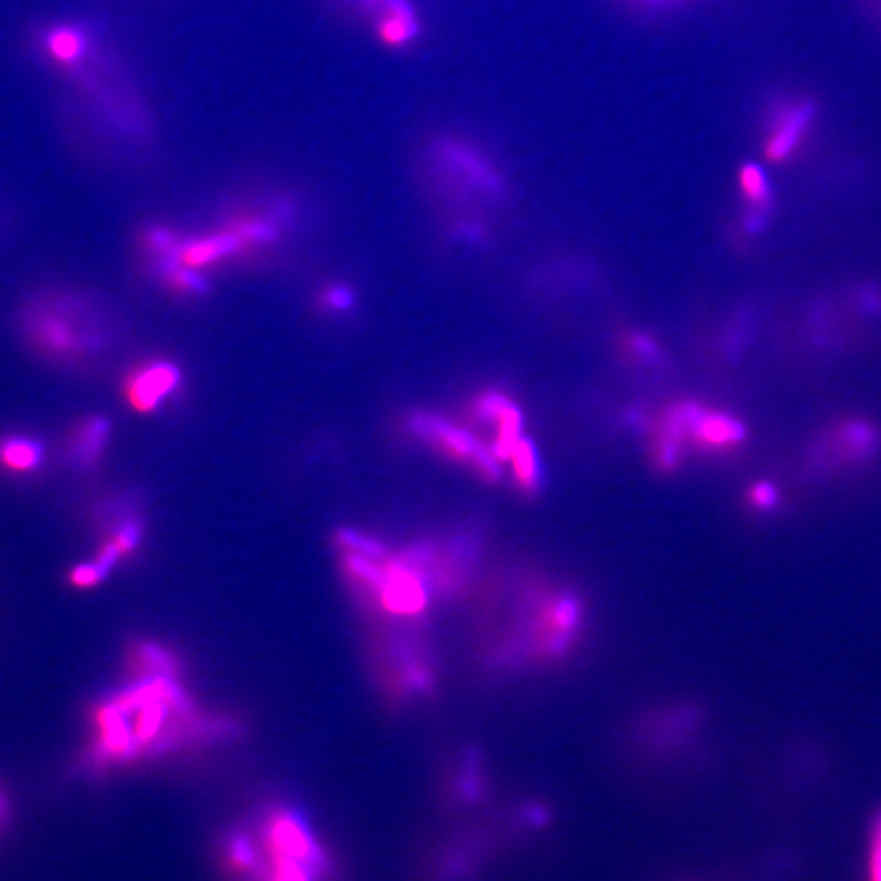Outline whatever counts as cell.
<instances>
[{
  "label": "cell",
  "instance_id": "obj_1",
  "mask_svg": "<svg viewBox=\"0 0 881 881\" xmlns=\"http://www.w3.org/2000/svg\"><path fill=\"white\" fill-rule=\"evenodd\" d=\"M407 430L451 461L465 465L472 474L485 482L495 483L503 477L501 461L490 446L472 431L433 412H415L407 418Z\"/></svg>",
  "mask_w": 881,
  "mask_h": 881
},
{
  "label": "cell",
  "instance_id": "obj_2",
  "mask_svg": "<svg viewBox=\"0 0 881 881\" xmlns=\"http://www.w3.org/2000/svg\"><path fill=\"white\" fill-rule=\"evenodd\" d=\"M268 844L278 870L276 878L306 880L320 862V852L306 826L294 815H278L268 828Z\"/></svg>",
  "mask_w": 881,
  "mask_h": 881
},
{
  "label": "cell",
  "instance_id": "obj_3",
  "mask_svg": "<svg viewBox=\"0 0 881 881\" xmlns=\"http://www.w3.org/2000/svg\"><path fill=\"white\" fill-rule=\"evenodd\" d=\"M434 164L446 170L454 182L479 195L498 198L505 191L495 165L474 147L459 141H444L434 147Z\"/></svg>",
  "mask_w": 881,
  "mask_h": 881
},
{
  "label": "cell",
  "instance_id": "obj_4",
  "mask_svg": "<svg viewBox=\"0 0 881 881\" xmlns=\"http://www.w3.org/2000/svg\"><path fill=\"white\" fill-rule=\"evenodd\" d=\"M472 413L493 426L495 434L490 449L501 462L508 461L516 444L524 438V415L518 403L500 390H485L472 402Z\"/></svg>",
  "mask_w": 881,
  "mask_h": 881
},
{
  "label": "cell",
  "instance_id": "obj_5",
  "mask_svg": "<svg viewBox=\"0 0 881 881\" xmlns=\"http://www.w3.org/2000/svg\"><path fill=\"white\" fill-rule=\"evenodd\" d=\"M180 382L182 374L173 364L165 361L149 364L129 377L126 397L134 410L141 413L154 412L164 400L169 399Z\"/></svg>",
  "mask_w": 881,
  "mask_h": 881
},
{
  "label": "cell",
  "instance_id": "obj_6",
  "mask_svg": "<svg viewBox=\"0 0 881 881\" xmlns=\"http://www.w3.org/2000/svg\"><path fill=\"white\" fill-rule=\"evenodd\" d=\"M813 120V108L808 103H790L779 111L766 138L767 159L784 162L795 154Z\"/></svg>",
  "mask_w": 881,
  "mask_h": 881
},
{
  "label": "cell",
  "instance_id": "obj_7",
  "mask_svg": "<svg viewBox=\"0 0 881 881\" xmlns=\"http://www.w3.org/2000/svg\"><path fill=\"white\" fill-rule=\"evenodd\" d=\"M689 438L705 451H728L744 438V428L740 421L730 415L707 412L697 405Z\"/></svg>",
  "mask_w": 881,
  "mask_h": 881
},
{
  "label": "cell",
  "instance_id": "obj_8",
  "mask_svg": "<svg viewBox=\"0 0 881 881\" xmlns=\"http://www.w3.org/2000/svg\"><path fill=\"white\" fill-rule=\"evenodd\" d=\"M511 475L523 492L534 493L542 483V461L536 444L524 436L511 452Z\"/></svg>",
  "mask_w": 881,
  "mask_h": 881
},
{
  "label": "cell",
  "instance_id": "obj_9",
  "mask_svg": "<svg viewBox=\"0 0 881 881\" xmlns=\"http://www.w3.org/2000/svg\"><path fill=\"white\" fill-rule=\"evenodd\" d=\"M240 247V239L234 235H221L211 239L196 240L193 244L186 245L180 252V263L188 268H200L208 263L217 262L221 258L237 252Z\"/></svg>",
  "mask_w": 881,
  "mask_h": 881
},
{
  "label": "cell",
  "instance_id": "obj_10",
  "mask_svg": "<svg viewBox=\"0 0 881 881\" xmlns=\"http://www.w3.org/2000/svg\"><path fill=\"white\" fill-rule=\"evenodd\" d=\"M4 464L17 472L35 469L43 459V449L40 444L31 439L12 438L7 441L2 451Z\"/></svg>",
  "mask_w": 881,
  "mask_h": 881
},
{
  "label": "cell",
  "instance_id": "obj_11",
  "mask_svg": "<svg viewBox=\"0 0 881 881\" xmlns=\"http://www.w3.org/2000/svg\"><path fill=\"white\" fill-rule=\"evenodd\" d=\"M573 620L575 611L570 604H550L541 616L542 637L549 643L560 642V638L572 629Z\"/></svg>",
  "mask_w": 881,
  "mask_h": 881
},
{
  "label": "cell",
  "instance_id": "obj_12",
  "mask_svg": "<svg viewBox=\"0 0 881 881\" xmlns=\"http://www.w3.org/2000/svg\"><path fill=\"white\" fill-rule=\"evenodd\" d=\"M740 186L744 198L753 204H762L769 198L766 173L758 165H744L740 173Z\"/></svg>",
  "mask_w": 881,
  "mask_h": 881
},
{
  "label": "cell",
  "instance_id": "obj_13",
  "mask_svg": "<svg viewBox=\"0 0 881 881\" xmlns=\"http://www.w3.org/2000/svg\"><path fill=\"white\" fill-rule=\"evenodd\" d=\"M108 423L102 418L93 420L82 434H80L79 454L85 461H92L97 457L103 444L107 441Z\"/></svg>",
  "mask_w": 881,
  "mask_h": 881
},
{
  "label": "cell",
  "instance_id": "obj_14",
  "mask_svg": "<svg viewBox=\"0 0 881 881\" xmlns=\"http://www.w3.org/2000/svg\"><path fill=\"white\" fill-rule=\"evenodd\" d=\"M51 51H53L54 58L59 59V61H72V59H76L79 56L80 51H82V41H80V36L74 31L62 30L58 31V33H54L53 38H51Z\"/></svg>",
  "mask_w": 881,
  "mask_h": 881
},
{
  "label": "cell",
  "instance_id": "obj_15",
  "mask_svg": "<svg viewBox=\"0 0 881 881\" xmlns=\"http://www.w3.org/2000/svg\"><path fill=\"white\" fill-rule=\"evenodd\" d=\"M867 868L873 880H881V811L875 816L870 828Z\"/></svg>",
  "mask_w": 881,
  "mask_h": 881
},
{
  "label": "cell",
  "instance_id": "obj_16",
  "mask_svg": "<svg viewBox=\"0 0 881 881\" xmlns=\"http://www.w3.org/2000/svg\"><path fill=\"white\" fill-rule=\"evenodd\" d=\"M627 351L638 361H648L651 363L658 356V345L653 338L648 337L645 333H634L627 338Z\"/></svg>",
  "mask_w": 881,
  "mask_h": 881
},
{
  "label": "cell",
  "instance_id": "obj_17",
  "mask_svg": "<svg viewBox=\"0 0 881 881\" xmlns=\"http://www.w3.org/2000/svg\"><path fill=\"white\" fill-rule=\"evenodd\" d=\"M41 335H43V340L51 345V348H58V350H66L69 348L72 343V333L69 330L64 322H59V320H48L45 325H43V330H41Z\"/></svg>",
  "mask_w": 881,
  "mask_h": 881
},
{
  "label": "cell",
  "instance_id": "obj_18",
  "mask_svg": "<svg viewBox=\"0 0 881 881\" xmlns=\"http://www.w3.org/2000/svg\"><path fill=\"white\" fill-rule=\"evenodd\" d=\"M324 302L328 309L343 312L355 304V296L345 286H333L325 293Z\"/></svg>",
  "mask_w": 881,
  "mask_h": 881
},
{
  "label": "cell",
  "instance_id": "obj_19",
  "mask_svg": "<svg viewBox=\"0 0 881 881\" xmlns=\"http://www.w3.org/2000/svg\"><path fill=\"white\" fill-rule=\"evenodd\" d=\"M749 503L758 510H771L777 503V492L771 483H758L749 492Z\"/></svg>",
  "mask_w": 881,
  "mask_h": 881
},
{
  "label": "cell",
  "instance_id": "obj_20",
  "mask_svg": "<svg viewBox=\"0 0 881 881\" xmlns=\"http://www.w3.org/2000/svg\"><path fill=\"white\" fill-rule=\"evenodd\" d=\"M229 855H231L235 867L240 868L252 867L253 860H255V854H253L250 841L242 836L235 837L234 841H232Z\"/></svg>",
  "mask_w": 881,
  "mask_h": 881
},
{
  "label": "cell",
  "instance_id": "obj_21",
  "mask_svg": "<svg viewBox=\"0 0 881 881\" xmlns=\"http://www.w3.org/2000/svg\"><path fill=\"white\" fill-rule=\"evenodd\" d=\"M100 580H102V576L98 573L95 565H84V567L76 568V572L72 573V581L77 586L95 585Z\"/></svg>",
  "mask_w": 881,
  "mask_h": 881
}]
</instances>
